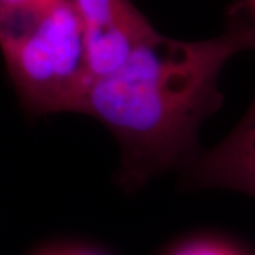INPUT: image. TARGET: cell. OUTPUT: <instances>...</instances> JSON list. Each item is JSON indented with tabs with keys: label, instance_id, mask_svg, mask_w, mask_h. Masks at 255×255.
I'll list each match as a JSON object with an SVG mask.
<instances>
[{
	"label": "cell",
	"instance_id": "2",
	"mask_svg": "<svg viewBox=\"0 0 255 255\" xmlns=\"http://www.w3.org/2000/svg\"><path fill=\"white\" fill-rule=\"evenodd\" d=\"M10 77L34 114L81 112L91 77L84 27L71 0H57L36 21L0 43Z\"/></svg>",
	"mask_w": 255,
	"mask_h": 255
},
{
	"label": "cell",
	"instance_id": "3",
	"mask_svg": "<svg viewBox=\"0 0 255 255\" xmlns=\"http://www.w3.org/2000/svg\"><path fill=\"white\" fill-rule=\"evenodd\" d=\"M186 183L196 189H226L255 197V98L223 142L184 164Z\"/></svg>",
	"mask_w": 255,
	"mask_h": 255
},
{
	"label": "cell",
	"instance_id": "6",
	"mask_svg": "<svg viewBox=\"0 0 255 255\" xmlns=\"http://www.w3.org/2000/svg\"><path fill=\"white\" fill-rule=\"evenodd\" d=\"M41 255H102L95 250L84 248V247H64V248H57L47 251Z\"/></svg>",
	"mask_w": 255,
	"mask_h": 255
},
{
	"label": "cell",
	"instance_id": "1",
	"mask_svg": "<svg viewBox=\"0 0 255 255\" xmlns=\"http://www.w3.org/2000/svg\"><path fill=\"white\" fill-rule=\"evenodd\" d=\"M247 50H255V24L234 4L223 34L177 41L155 31L119 70L91 81L81 114L101 121L117 137L122 187L137 189L197 153L199 128L223 104L220 73Z\"/></svg>",
	"mask_w": 255,
	"mask_h": 255
},
{
	"label": "cell",
	"instance_id": "4",
	"mask_svg": "<svg viewBox=\"0 0 255 255\" xmlns=\"http://www.w3.org/2000/svg\"><path fill=\"white\" fill-rule=\"evenodd\" d=\"M84 31L133 24L145 16L130 0H71Z\"/></svg>",
	"mask_w": 255,
	"mask_h": 255
},
{
	"label": "cell",
	"instance_id": "7",
	"mask_svg": "<svg viewBox=\"0 0 255 255\" xmlns=\"http://www.w3.org/2000/svg\"><path fill=\"white\" fill-rule=\"evenodd\" d=\"M236 6L246 14V17L251 23L255 24V0H238Z\"/></svg>",
	"mask_w": 255,
	"mask_h": 255
},
{
	"label": "cell",
	"instance_id": "5",
	"mask_svg": "<svg viewBox=\"0 0 255 255\" xmlns=\"http://www.w3.org/2000/svg\"><path fill=\"white\" fill-rule=\"evenodd\" d=\"M169 255H248L223 238L197 237L177 246Z\"/></svg>",
	"mask_w": 255,
	"mask_h": 255
}]
</instances>
